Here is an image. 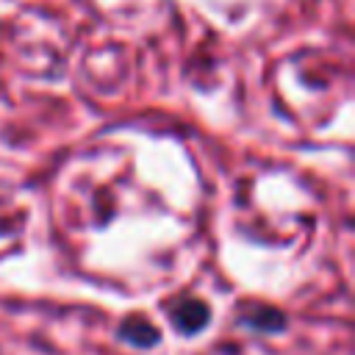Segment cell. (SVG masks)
<instances>
[{
    "label": "cell",
    "mask_w": 355,
    "mask_h": 355,
    "mask_svg": "<svg viewBox=\"0 0 355 355\" xmlns=\"http://www.w3.org/2000/svg\"><path fill=\"white\" fill-rule=\"evenodd\" d=\"M169 319H172V324H175L180 333L191 336V333H200V330L208 324L211 308H208V302H202V300L186 297V300H178V305H172Z\"/></svg>",
    "instance_id": "obj_1"
},
{
    "label": "cell",
    "mask_w": 355,
    "mask_h": 355,
    "mask_svg": "<svg viewBox=\"0 0 355 355\" xmlns=\"http://www.w3.org/2000/svg\"><path fill=\"white\" fill-rule=\"evenodd\" d=\"M119 336L128 338V341L136 344V347H153V344L161 338V333H158L147 319H141V316H130V319H125L122 327H119Z\"/></svg>",
    "instance_id": "obj_2"
},
{
    "label": "cell",
    "mask_w": 355,
    "mask_h": 355,
    "mask_svg": "<svg viewBox=\"0 0 355 355\" xmlns=\"http://www.w3.org/2000/svg\"><path fill=\"white\" fill-rule=\"evenodd\" d=\"M244 322H247V324H252V327H258V330H280L286 319H283V313H280V311H275V308L255 305V308L244 316Z\"/></svg>",
    "instance_id": "obj_3"
}]
</instances>
